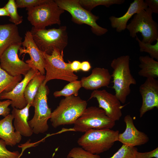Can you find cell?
Segmentation results:
<instances>
[{
  "instance_id": "26",
  "label": "cell",
  "mask_w": 158,
  "mask_h": 158,
  "mask_svg": "<svg viewBox=\"0 0 158 158\" xmlns=\"http://www.w3.org/2000/svg\"><path fill=\"white\" fill-rule=\"evenodd\" d=\"M81 87L80 80H76L70 82L62 90L55 91L53 95L55 97L61 96L66 97L72 95L78 96L79 91Z\"/></svg>"
},
{
  "instance_id": "38",
  "label": "cell",
  "mask_w": 158,
  "mask_h": 158,
  "mask_svg": "<svg viewBox=\"0 0 158 158\" xmlns=\"http://www.w3.org/2000/svg\"><path fill=\"white\" fill-rule=\"evenodd\" d=\"M9 16V14L4 7L0 8V16Z\"/></svg>"
},
{
  "instance_id": "36",
  "label": "cell",
  "mask_w": 158,
  "mask_h": 158,
  "mask_svg": "<svg viewBox=\"0 0 158 158\" xmlns=\"http://www.w3.org/2000/svg\"><path fill=\"white\" fill-rule=\"evenodd\" d=\"M70 70L73 72H77L80 70L81 62L78 61H74L72 62L69 61Z\"/></svg>"
},
{
  "instance_id": "3",
  "label": "cell",
  "mask_w": 158,
  "mask_h": 158,
  "mask_svg": "<svg viewBox=\"0 0 158 158\" xmlns=\"http://www.w3.org/2000/svg\"><path fill=\"white\" fill-rule=\"evenodd\" d=\"M119 133L118 130L111 129H91L78 138L77 143L84 150L99 154L109 150L118 141Z\"/></svg>"
},
{
  "instance_id": "29",
  "label": "cell",
  "mask_w": 158,
  "mask_h": 158,
  "mask_svg": "<svg viewBox=\"0 0 158 158\" xmlns=\"http://www.w3.org/2000/svg\"><path fill=\"white\" fill-rule=\"evenodd\" d=\"M138 149L135 147L123 145L111 157L109 158H135Z\"/></svg>"
},
{
  "instance_id": "9",
  "label": "cell",
  "mask_w": 158,
  "mask_h": 158,
  "mask_svg": "<svg viewBox=\"0 0 158 158\" xmlns=\"http://www.w3.org/2000/svg\"><path fill=\"white\" fill-rule=\"evenodd\" d=\"M54 1L59 7L70 14L72 21L78 24H84L90 26L94 34L100 36L108 32L107 28L99 26L97 23L99 16L83 8L79 0H55Z\"/></svg>"
},
{
  "instance_id": "35",
  "label": "cell",
  "mask_w": 158,
  "mask_h": 158,
  "mask_svg": "<svg viewBox=\"0 0 158 158\" xmlns=\"http://www.w3.org/2000/svg\"><path fill=\"white\" fill-rule=\"evenodd\" d=\"M144 2L152 13H158V0H145Z\"/></svg>"
},
{
  "instance_id": "17",
  "label": "cell",
  "mask_w": 158,
  "mask_h": 158,
  "mask_svg": "<svg viewBox=\"0 0 158 158\" xmlns=\"http://www.w3.org/2000/svg\"><path fill=\"white\" fill-rule=\"evenodd\" d=\"M111 78L108 69L96 67L92 70L90 75L82 77L80 81L82 87L87 90H94L108 86Z\"/></svg>"
},
{
  "instance_id": "37",
  "label": "cell",
  "mask_w": 158,
  "mask_h": 158,
  "mask_svg": "<svg viewBox=\"0 0 158 158\" xmlns=\"http://www.w3.org/2000/svg\"><path fill=\"white\" fill-rule=\"evenodd\" d=\"M91 68L90 63L88 61H83L81 63L80 70L82 71L87 72L89 71Z\"/></svg>"
},
{
  "instance_id": "24",
  "label": "cell",
  "mask_w": 158,
  "mask_h": 158,
  "mask_svg": "<svg viewBox=\"0 0 158 158\" xmlns=\"http://www.w3.org/2000/svg\"><path fill=\"white\" fill-rule=\"evenodd\" d=\"M22 80V75L11 76L0 67V95L11 91Z\"/></svg>"
},
{
  "instance_id": "25",
  "label": "cell",
  "mask_w": 158,
  "mask_h": 158,
  "mask_svg": "<svg viewBox=\"0 0 158 158\" xmlns=\"http://www.w3.org/2000/svg\"><path fill=\"white\" fill-rule=\"evenodd\" d=\"M81 6L86 10L91 11L95 7L103 5L107 7L113 4H121L124 0H79Z\"/></svg>"
},
{
  "instance_id": "13",
  "label": "cell",
  "mask_w": 158,
  "mask_h": 158,
  "mask_svg": "<svg viewBox=\"0 0 158 158\" xmlns=\"http://www.w3.org/2000/svg\"><path fill=\"white\" fill-rule=\"evenodd\" d=\"M19 51L20 55L28 54L30 59L25 61L31 68L38 70L40 73L45 75L44 61L42 52L38 48L34 41L30 31L26 32L24 41Z\"/></svg>"
},
{
  "instance_id": "15",
  "label": "cell",
  "mask_w": 158,
  "mask_h": 158,
  "mask_svg": "<svg viewBox=\"0 0 158 158\" xmlns=\"http://www.w3.org/2000/svg\"><path fill=\"white\" fill-rule=\"evenodd\" d=\"M39 71L31 68L24 76L22 80L19 82L11 91L3 92L0 95V99H9L12 101L11 105L13 108L21 109L27 105L25 98L24 93L26 87L28 83Z\"/></svg>"
},
{
  "instance_id": "7",
  "label": "cell",
  "mask_w": 158,
  "mask_h": 158,
  "mask_svg": "<svg viewBox=\"0 0 158 158\" xmlns=\"http://www.w3.org/2000/svg\"><path fill=\"white\" fill-rule=\"evenodd\" d=\"M42 52L44 61L46 72L44 81L46 83L54 79L69 82L77 80L78 76L70 70L69 62L64 61L63 51L55 49L51 55Z\"/></svg>"
},
{
  "instance_id": "10",
  "label": "cell",
  "mask_w": 158,
  "mask_h": 158,
  "mask_svg": "<svg viewBox=\"0 0 158 158\" xmlns=\"http://www.w3.org/2000/svg\"><path fill=\"white\" fill-rule=\"evenodd\" d=\"M115 121L109 118L102 109L96 106L87 107L74 124L75 131L85 133L91 129H111Z\"/></svg>"
},
{
  "instance_id": "20",
  "label": "cell",
  "mask_w": 158,
  "mask_h": 158,
  "mask_svg": "<svg viewBox=\"0 0 158 158\" xmlns=\"http://www.w3.org/2000/svg\"><path fill=\"white\" fill-rule=\"evenodd\" d=\"M13 117L11 114L0 120V138L4 140L6 145L12 147L19 143L22 135L15 131L12 122Z\"/></svg>"
},
{
  "instance_id": "19",
  "label": "cell",
  "mask_w": 158,
  "mask_h": 158,
  "mask_svg": "<svg viewBox=\"0 0 158 158\" xmlns=\"http://www.w3.org/2000/svg\"><path fill=\"white\" fill-rule=\"evenodd\" d=\"M17 25L10 23L0 24V57L10 46L22 43Z\"/></svg>"
},
{
  "instance_id": "6",
  "label": "cell",
  "mask_w": 158,
  "mask_h": 158,
  "mask_svg": "<svg viewBox=\"0 0 158 158\" xmlns=\"http://www.w3.org/2000/svg\"><path fill=\"white\" fill-rule=\"evenodd\" d=\"M47 83L44 80L35 95L33 104L35 109L34 115L28 121L33 133L36 134L44 133L49 128L48 121L52 112L47 104L49 90Z\"/></svg>"
},
{
  "instance_id": "30",
  "label": "cell",
  "mask_w": 158,
  "mask_h": 158,
  "mask_svg": "<svg viewBox=\"0 0 158 158\" xmlns=\"http://www.w3.org/2000/svg\"><path fill=\"white\" fill-rule=\"evenodd\" d=\"M67 157L69 158H100L99 154H92L79 147L73 148Z\"/></svg>"
},
{
  "instance_id": "34",
  "label": "cell",
  "mask_w": 158,
  "mask_h": 158,
  "mask_svg": "<svg viewBox=\"0 0 158 158\" xmlns=\"http://www.w3.org/2000/svg\"><path fill=\"white\" fill-rule=\"evenodd\" d=\"M158 158V147L149 152H137L135 158Z\"/></svg>"
},
{
  "instance_id": "5",
  "label": "cell",
  "mask_w": 158,
  "mask_h": 158,
  "mask_svg": "<svg viewBox=\"0 0 158 158\" xmlns=\"http://www.w3.org/2000/svg\"><path fill=\"white\" fill-rule=\"evenodd\" d=\"M28 20L35 29L42 30L54 24H61V15L65 11L53 0L30 8H26Z\"/></svg>"
},
{
  "instance_id": "31",
  "label": "cell",
  "mask_w": 158,
  "mask_h": 158,
  "mask_svg": "<svg viewBox=\"0 0 158 158\" xmlns=\"http://www.w3.org/2000/svg\"><path fill=\"white\" fill-rule=\"evenodd\" d=\"M6 144L3 140H0V158H20L21 154L18 151H10L6 148Z\"/></svg>"
},
{
  "instance_id": "32",
  "label": "cell",
  "mask_w": 158,
  "mask_h": 158,
  "mask_svg": "<svg viewBox=\"0 0 158 158\" xmlns=\"http://www.w3.org/2000/svg\"><path fill=\"white\" fill-rule=\"evenodd\" d=\"M47 0H16L17 7L23 8H30L41 4Z\"/></svg>"
},
{
  "instance_id": "11",
  "label": "cell",
  "mask_w": 158,
  "mask_h": 158,
  "mask_svg": "<svg viewBox=\"0 0 158 158\" xmlns=\"http://www.w3.org/2000/svg\"><path fill=\"white\" fill-rule=\"evenodd\" d=\"M21 46L22 43L10 46L0 57L1 68L13 77L25 76L31 69L28 64L18 57V52Z\"/></svg>"
},
{
  "instance_id": "33",
  "label": "cell",
  "mask_w": 158,
  "mask_h": 158,
  "mask_svg": "<svg viewBox=\"0 0 158 158\" xmlns=\"http://www.w3.org/2000/svg\"><path fill=\"white\" fill-rule=\"evenodd\" d=\"M11 104L12 101L9 99L0 101V116L5 117L10 114L11 109L9 106Z\"/></svg>"
},
{
  "instance_id": "18",
  "label": "cell",
  "mask_w": 158,
  "mask_h": 158,
  "mask_svg": "<svg viewBox=\"0 0 158 158\" xmlns=\"http://www.w3.org/2000/svg\"><path fill=\"white\" fill-rule=\"evenodd\" d=\"M147 8L143 0H134L130 3L127 12L123 16L119 17L112 16L109 18L112 27L115 28L118 32L125 30L128 20L133 16Z\"/></svg>"
},
{
  "instance_id": "1",
  "label": "cell",
  "mask_w": 158,
  "mask_h": 158,
  "mask_svg": "<svg viewBox=\"0 0 158 158\" xmlns=\"http://www.w3.org/2000/svg\"><path fill=\"white\" fill-rule=\"evenodd\" d=\"M130 57L123 55L114 59L111 66L113 69V78L115 95L121 102L125 103L127 96L131 92L130 86L136 85V80L132 75L130 68Z\"/></svg>"
},
{
  "instance_id": "4",
  "label": "cell",
  "mask_w": 158,
  "mask_h": 158,
  "mask_svg": "<svg viewBox=\"0 0 158 158\" xmlns=\"http://www.w3.org/2000/svg\"><path fill=\"white\" fill-rule=\"evenodd\" d=\"M33 39L42 51L51 55L55 49L61 52L68 44V35L66 26L58 28L38 30L33 27L30 31Z\"/></svg>"
},
{
  "instance_id": "12",
  "label": "cell",
  "mask_w": 158,
  "mask_h": 158,
  "mask_svg": "<svg viewBox=\"0 0 158 158\" xmlns=\"http://www.w3.org/2000/svg\"><path fill=\"white\" fill-rule=\"evenodd\" d=\"M96 98L99 107L103 109L106 115L111 120L116 121L122 116L121 109L124 106L115 95L110 93L105 90H95L91 93L89 99Z\"/></svg>"
},
{
  "instance_id": "16",
  "label": "cell",
  "mask_w": 158,
  "mask_h": 158,
  "mask_svg": "<svg viewBox=\"0 0 158 158\" xmlns=\"http://www.w3.org/2000/svg\"><path fill=\"white\" fill-rule=\"evenodd\" d=\"M124 121L126 124V129L123 132L119 134L118 141L123 145L131 147L140 145L148 142L149 140L148 137L136 128L130 115H126Z\"/></svg>"
},
{
  "instance_id": "21",
  "label": "cell",
  "mask_w": 158,
  "mask_h": 158,
  "mask_svg": "<svg viewBox=\"0 0 158 158\" xmlns=\"http://www.w3.org/2000/svg\"><path fill=\"white\" fill-rule=\"evenodd\" d=\"M31 107L27 104L25 107L21 109L13 108L11 111V114L14 118L15 130L22 136L25 137L30 136L33 133L28 121L29 110Z\"/></svg>"
},
{
  "instance_id": "28",
  "label": "cell",
  "mask_w": 158,
  "mask_h": 158,
  "mask_svg": "<svg viewBox=\"0 0 158 158\" xmlns=\"http://www.w3.org/2000/svg\"><path fill=\"white\" fill-rule=\"evenodd\" d=\"M136 40L138 41L140 47V52H145L149 54L150 57L158 60V39L156 44L152 45L148 43H145L141 41L137 35L135 37Z\"/></svg>"
},
{
  "instance_id": "14",
  "label": "cell",
  "mask_w": 158,
  "mask_h": 158,
  "mask_svg": "<svg viewBox=\"0 0 158 158\" xmlns=\"http://www.w3.org/2000/svg\"><path fill=\"white\" fill-rule=\"evenodd\" d=\"M139 91L142 99L139 110L140 117L141 118L147 112L155 107L158 108V80L147 78L140 86Z\"/></svg>"
},
{
  "instance_id": "8",
  "label": "cell",
  "mask_w": 158,
  "mask_h": 158,
  "mask_svg": "<svg viewBox=\"0 0 158 158\" xmlns=\"http://www.w3.org/2000/svg\"><path fill=\"white\" fill-rule=\"evenodd\" d=\"M152 13L147 8L135 14L126 29L130 36L135 37L140 32L142 37L143 42L152 44L158 39V25L152 17Z\"/></svg>"
},
{
  "instance_id": "2",
  "label": "cell",
  "mask_w": 158,
  "mask_h": 158,
  "mask_svg": "<svg viewBox=\"0 0 158 158\" xmlns=\"http://www.w3.org/2000/svg\"><path fill=\"white\" fill-rule=\"evenodd\" d=\"M87 101L73 95L61 99L51 112L50 120L52 126L74 124L87 107Z\"/></svg>"
},
{
  "instance_id": "23",
  "label": "cell",
  "mask_w": 158,
  "mask_h": 158,
  "mask_svg": "<svg viewBox=\"0 0 158 158\" xmlns=\"http://www.w3.org/2000/svg\"><path fill=\"white\" fill-rule=\"evenodd\" d=\"M45 78V75H42L38 72L28 83L24 93V97L27 104L33 106L35 95Z\"/></svg>"
},
{
  "instance_id": "39",
  "label": "cell",
  "mask_w": 158,
  "mask_h": 158,
  "mask_svg": "<svg viewBox=\"0 0 158 158\" xmlns=\"http://www.w3.org/2000/svg\"><path fill=\"white\" fill-rule=\"evenodd\" d=\"M66 158H69L68 157H66Z\"/></svg>"
},
{
  "instance_id": "27",
  "label": "cell",
  "mask_w": 158,
  "mask_h": 158,
  "mask_svg": "<svg viewBox=\"0 0 158 158\" xmlns=\"http://www.w3.org/2000/svg\"><path fill=\"white\" fill-rule=\"evenodd\" d=\"M4 7L9 14V21L16 25L22 23L23 17L18 13L15 0H9Z\"/></svg>"
},
{
  "instance_id": "22",
  "label": "cell",
  "mask_w": 158,
  "mask_h": 158,
  "mask_svg": "<svg viewBox=\"0 0 158 158\" xmlns=\"http://www.w3.org/2000/svg\"><path fill=\"white\" fill-rule=\"evenodd\" d=\"M139 60V75L147 78L156 79L158 77V61L148 56H140Z\"/></svg>"
}]
</instances>
